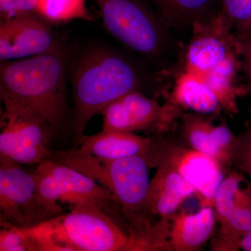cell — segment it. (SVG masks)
I'll return each mask as SVG.
<instances>
[{
  "label": "cell",
  "mask_w": 251,
  "mask_h": 251,
  "mask_svg": "<svg viewBox=\"0 0 251 251\" xmlns=\"http://www.w3.org/2000/svg\"><path fill=\"white\" fill-rule=\"evenodd\" d=\"M74 113L73 127L77 142L89 122L109 104L125 94L139 91L140 77L125 57L102 49L84 54L73 69Z\"/></svg>",
  "instance_id": "cell-1"
},
{
  "label": "cell",
  "mask_w": 251,
  "mask_h": 251,
  "mask_svg": "<svg viewBox=\"0 0 251 251\" xmlns=\"http://www.w3.org/2000/svg\"><path fill=\"white\" fill-rule=\"evenodd\" d=\"M0 94L35 110L56 131L66 114L64 58L56 49L1 63Z\"/></svg>",
  "instance_id": "cell-2"
},
{
  "label": "cell",
  "mask_w": 251,
  "mask_h": 251,
  "mask_svg": "<svg viewBox=\"0 0 251 251\" xmlns=\"http://www.w3.org/2000/svg\"><path fill=\"white\" fill-rule=\"evenodd\" d=\"M22 229L33 251H131L126 227L96 209H74Z\"/></svg>",
  "instance_id": "cell-3"
},
{
  "label": "cell",
  "mask_w": 251,
  "mask_h": 251,
  "mask_svg": "<svg viewBox=\"0 0 251 251\" xmlns=\"http://www.w3.org/2000/svg\"><path fill=\"white\" fill-rule=\"evenodd\" d=\"M51 158L80 171L108 189L120 204L126 224L135 216L148 215L146 203L151 167L145 156L103 160L75 148L53 151Z\"/></svg>",
  "instance_id": "cell-4"
},
{
  "label": "cell",
  "mask_w": 251,
  "mask_h": 251,
  "mask_svg": "<svg viewBox=\"0 0 251 251\" xmlns=\"http://www.w3.org/2000/svg\"><path fill=\"white\" fill-rule=\"evenodd\" d=\"M33 173L39 193L48 202L69 206L70 210L100 211L126 227L121 207L112 193L87 175L51 158L39 163Z\"/></svg>",
  "instance_id": "cell-5"
},
{
  "label": "cell",
  "mask_w": 251,
  "mask_h": 251,
  "mask_svg": "<svg viewBox=\"0 0 251 251\" xmlns=\"http://www.w3.org/2000/svg\"><path fill=\"white\" fill-rule=\"evenodd\" d=\"M104 26L115 38L149 58L172 49L170 28L144 0H94Z\"/></svg>",
  "instance_id": "cell-6"
},
{
  "label": "cell",
  "mask_w": 251,
  "mask_h": 251,
  "mask_svg": "<svg viewBox=\"0 0 251 251\" xmlns=\"http://www.w3.org/2000/svg\"><path fill=\"white\" fill-rule=\"evenodd\" d=\"M0 121V155L21 164L39 165L52 153L55 130L41 115L5 94Z\"/></svg>",
  "instance_id": "cell-7"
},
{
  "label": "cell",
  "mask_w": 251,
  "mask_h": 251,
  "mask_svg": "<svg viewBox=\"0 0 251 251\" xmlns=\"http://www.w3.org/2000/svg\"><path fill=\"white\" fill-rule=\"evenodd\" d=\"M64 212L43 198L34 173L0 155V223L30 228Z\"/></svg>",
  "instance_id": "cell-8"
},
{
  "label": "cell",
  "mask_w": 251,
  "mask_h": 251,
  "mask_svg": "<svg viewBox=\"0 0 251 251\" xmlns=\"http://www.w3.org/2000/svg\"><path fill=\"white\" fill-rule=\"evenodd\" d=\"M151 168L166 164L176 170L196 188L201 207L214 208L215 193L224 179V165L186 145L155 140L145 155Z\"/></svg>",
  "instance_id": "cell-9"
},
{
  "label": "cell",
  "mask_w": 251,
  "mask_h": 251,
  "mask_svg": "<svg viewBox=\"0 0 251 251\" xmlns=\"http://www.w3.org/2000/svg\"><path fill=\"white\" fill-rule=\"evenodd\" d=\"M175 104H160L140 91L122 96L109 104L103 115L104 130L133 133L139 131H166L181 115Z\"/></svg>",
  "instance_id": "cell-10"
},
{
  "label": "cell",
  "mask_w": 251,
  "mask_h": 251,
  "mask_svg": "<svg viewBox=\"0 0 251 251\" xmlns=\"http://www.w3.org/2000/svg\"><path fill=\"white\" fill-rule=\"evenodd\" d=\"M230 31L218 13L195 28L186 49L185 72L201 78L229 59L241 56L238 41Z\"/></svg>",
  "instance_id": "cell-11"
},
{
  "label": "cell",
  "mask_w": 251,
  "mask_h": 251,
  "mask_svg": "<svg viewBox=\"0 0 251 251\" xmlns=\"http://www.w3.org/2000/svg\"><path fill=\"white\" fill-rule=\"evenodd\" d=\"M38 14L3 20L0 25V59L8 62L46 53L56 50L50 28Z\"/></svg>",
  "instance_id": "cell-12"
},
{
  "label": "cell",
  "mask_w": 251,
  "mask_h": 251,
  "mask_svg": "<svg viewBox=\"0 0 251 251\" xmlns=\"http://www.w3.org/2000/svg\"><path fill=\"white\" fill-rule=\"evenodd\" d=\"M181 134L188 148L230 166L231 148L235 135L226 124L216 125L210 117L197 112L181 114Z\"/></svg>",
  "instance_id": "cell-13"
},
{
  "label": "cell",
  "mask_w": 251,
  "mask_h": 251,
  "mask_svg": "<svg viewBox=\"0 0 251 251\" xmlns=\"http://www.w3.org/2000/svg\"><path fill=\"white\" fill-rule=\"evenodd\" d=\"M150 182L146 211L149 216L171 220L188 198L197 197L196 188L176 170L158 164Z\"/></svg>",
  "instance_id": "cell-14"
},
{
  "label": "cell",
  "mask_w": 251,
  "mask_h": 251,
  "mask_svg": "<svg viewBox=\"0 0 251 251\" xmlns=\"http://www.w3.org/2000/svg\"><path fill=\"white\" fill-rule=\"evenodd\" d=\"M214 209L201 207L196 213H176L171 219L169 242L173 251L201 250L215 233Z\"/></svg>",
  "instance_id": "cell-15"
},
{
  "label": "cell",
  "mask_w": 251,
  "mask_h": 251,
  "mask_svg": "<svg viewBox=\"0 0 251 251\" xmlns=\"http://www.w3.org/2000/svg\"><path fill=\"white\" fill-rule=\"evenodd\" d=\"M155 140L133 133L102 130L92 135H84L77 142L79 150L103 160L145 156Z\"/></svg>",
  "instance_id": "cell-16"
},
{
  "label": "cell",
  "mask_w": 251,
  "mask_h": 251,
  "mask_svg": "<svg viewBox=\"0 0 251 251\" xmlns=\"http://www.w3.org/2000/svg\"><path fill=\"white\" fill-rule=\"evenodd\" d=\"M170 29L193 31L212 19L217 0H144Z\"/></svg>",
  "instance_id": "cell-17"
},
{
  "label": "cell",
  "mask_w": 251,
  "mask_h": 251,
  "mask_svg": "<svg viewBox=\"0 0 251 251\" xmlns=\"http://www.w3.org/2000/svg\"><path fill=\"white\" fill-rule=\"evenodd\" d=\"M170 103L204 115L214 113L221 109L213 91L202 80L186 72L176 80Z\"/></svg>",
  "instance_id": "cell-18"
},
{
  "label": "cell",
  "mask_w": 251,
  "mask_h": 251,
  "mask_svg": "<svg viewBox=\"0 0 251 251\" xmlns=\"http://www.w3.org/2000/svg\"><path fill=\"white\" fill-rule=\"evenodd\" d=\"M219 224L211 251H239L241 239L251 232V203L236 206Z\"/></svg>",
  "instance_id": "cell-19"
},
{
  "label": "cell",
  "mask_w": 251,
  "mask_h": 251,
  "mask_svg": "<svg viewBox=\"0 0 251 251\" xmlns=\"http://www.w3.org/2000/svg\"><path fill=\"white\" fill-rule=\"evenodd\" d=\"M36 14L52 22L92 19L85 0H39Z\"/></svg>",
  "instance_id": "cell-20"
},
{
  "label": "cell",
  "mask_w": 251,
  "mask_h": 251,
  "mask_svg": "<svg viewBox=\"0 0 251 251\" xmlns=\"http://www.w3.org/2000/svg\"><path fill=\"white\" fill-rule=\"evenodd\" d=\"M245 181L244 174L234 170L225 176L219 185L214 201V209L219 224L237 206L239 193Z\"/></svg>",
  "instance_id": "cell-21"
},
{
  "label": "cell",
  "mask_w": 251,
  "mask_h": 251,
  "mask_svg": "<svg viewBox=\"0 0 251 251\" xmlns=\"http://www.w3.org/2000/svg\"><path fill=\"white\" fill-rule=\"evenodd\" d=\"M218 14L226 27L237 30L251 19V0H221Z\"/></svg>",
  "instance_id": "cell-22"
},
{
  "label": "cell",
  "mask_w": 251,
  "mask_h": 251,
  "mask_svg": "<svg viewBox=\"0 0 251 251\" xmlns=\"http://www.w3.org/2000/svg\"><path fill=\"white\" fill-rule=\"evenodd\" d=\"M230 166L251 179V127L235 135L229 157Z\"/></svg>",
  "instance_id": "cell-23"
},
{
  "label": "cell",
  "mask_w": 251,
  "mask_h": 251,
  "mask_svg": "<svg viewBox=\"0 0 251 251\" xmlns=\"http://www.w3.org/2000/svg\"><path fill=\"white\" fill-rule=\"evenodd\" d=\"M0 251H32L30 241L23 229L9 225H1Z\"/></svg>",
  "instance_id": "cell-24"
},
{
  "label": "cell",
  "mask_w": 251,
  "mask_h": 251,
  "mask_svg": "<svg viewBox=\"0 0 251 251\" xmlns=\"http://www.w3.org/2000/svg\"><path fill=\"white\" fill-rule=\"evenodd\" d=\"M39 0H0L1 21L22 15L36 14Z\"/></svg>",
  "instance_id": "cell-25"
},
{
  "label": "cell",
  "mask_w": 251,
  "mask_h": 251,
  "mask_svg": "<svg viewBox=\"0 0 251 251\" xmlns=\"http://www.w3.org/2000/svg\"><path fill=\"white\" fill-rule=\"evenodd\" d=\"M240 48L241 56L243 58V65L249 80L251 92V33L240 36H234Z\"/></svg>",
  "instance_id": "cell-26"
},
{
  "label": "cell",
  "mask_w": 251,
  "mask_h": 251,
  "mask_svg": "<svg viewBox=\"0 0 251 251\" xmlns=\"http://www.w3.org/2000/svg\"><path fill=\"white\" fill-rule=\"evenodd\" d=\"M239 250L251 251V232L247 234L241 239Z\"/></svg>",
  "instance_id": "cell-27"
},
{
  "label": "cell",
  "mask_w": 251,
  "mask_h": 251,
  "mask_svg": "<svg viewBox=\"0 0 251 251\" xmlns=\"http://www.w3.org/2000/svg\"><path fill=\"white\" fill-rule=\"evenodd\" d=\"M249 33H251V18L245 25L243 26L240 29L235 31V34L234 35L235 36H240L249 34Z\"/></svg>",
  "instance_id": "cell-28"
}]
</instances>
